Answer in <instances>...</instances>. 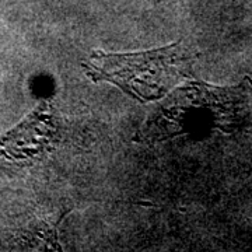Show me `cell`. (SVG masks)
Listing matches in <instances>:
<instances>
[{"label":"cell","mask_w":252,"mask_h":252,"mask_svg":"<svg viewBox=\"0 0 252 252\" xmlns=\"http://www.w3.org/2000/svg\"><path fill=\"white\" fill-rule=\"evenodd\" d=\"M188 66V49L181 42L135 54L94 51L87 62L83 63L84 72L91 80L112 83L140 101L164 97L187 76Z\"/></svg>","instance_id":"cell-1"},{"label":"cell","mask_w":252,"mask_h":252,"mask_svg":"<svg viewBox=\"0 0 252 252\" xmlns=\"http://www.w3.org/2000/svg\"><path fill=\"white\" fill-rule=\"evenodd\" d=\"M58 122L51 102H41L17 126L0 136V171L10 177L39 162L54 149Z\"/></svg>","instance_id":"cell-2"}]
</instances>
